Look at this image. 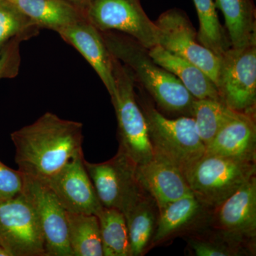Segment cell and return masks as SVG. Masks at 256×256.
I'll return each instance as SVG.
<instances>
[{
  "mask_svg": "<svg viewBox=\"0 0 256 256\" xmlns=\"http://www.w3.org/2000/svg\"><path fill=\"white\" fill-rule=\"evenodd\" d=\"M11 139L18 171L44 182L82 152V124L47 112L12 133Z\"/></svg>",
  "mask_w": 256,
  "mask_h": 256,
  "instance_id": "obj_1",
  "label": "cell"
},
{
  "mask_svg": "<svg viewBox=\"0 0 256 256\" xmlns=\"http://www.w3.org/2000/svg\"><path fill=\"white\" fill-rule=\"evenodd\" d=\"M100 33L110 54L124 64L134 82L146 89L162 109L191 117L196 98L174 75L152 58L148 48L121 32Z\"/></svg>",
  "mask_w": 256,
  "mask_h": 256,
  "instance_id": "obj_2",
  "label": "cell"
},
{
  "mask_svg": "<svg viewBox=\"0 0 256 256\" xmlns=\"http://www.w3.org/2000/svg\"><path fill=\"white\" fill-rule=\"evenodd\" d=\"M139 105L154 154L168 160L184 175L206 152L194 120L190 116L168 118L144 100Z\"/></svg>",
  "mask_w": 256,
  "mask_h": 256,
  "instance_id": "obj_3",
  "label": "cell"
},
{
  "mask_svg": "<svg viewBox=\"0 0 256 256\" xmlns=\"http://www.w3.org/2000/svg\"><path fill=\"white\" fill-rule=\"evenodd\" d=\"M112 58L116 90L111 100L118 124L119 148L138 166L150 161L154 152L134 90V79L124 64Z\"/></svg>",
  "mask_w": 256,
  "mask_h": 256,
  "instance_id": "obj_4",
  "label": "cell"
},
{
  "mask_svg": "<svg viewBox=\"0 0 256 256\" xmlns=\"http://www.w3.org/2000/svg\"><path fill=\"white\" fill-rule=\"evenodd\" d=\"M256 163L204 154L184 174L192 194L212 210L252 176Z\"/></svg>",
  "mask_w": 256,
  "mask_h": 256,
  "instance_id": "obj_5",
  "label": "cell"
},
{
  "mask_svg": "<svg viewBox=\"0 0 256 256\" xmlns=\"http://www.w3.org/2000/svg\"><path fill=\"white\" fill-rule=\"evenodd\" d=\"M216 86L220 100L229 108L255 114L256 40L244 46L230 47L220 57Z\"/></svg>",
  "mask_w": 256,
  "mask_h": 256,
  "instance_id": "obj_6",
  "label": "cell"
},
{
  "mask_svg": "<svg viewBox=\"0 0 256 256\" xmlns=\"http://www.w3.org/2000/svg\"><path fill=\"white\" fill-rule=\"evenodd\" d=\"M0 246L10 256H46L38 218L22 193L0 201Z\"/></svg>",
  "mask_w": 256,
  "mask_h": 256,
  "instance_id": "obj_7",
  "label": "cell"
},
{
  "mask_svg": "<svg viewBox=\"0 0 256 256\" xmlns=\"http://www.w3.org/2000/svg\"><path fill=\"white\" fill-rule=\"evenodd\" d=\"M154 22L158 28V45L196 65L216 85L220 58L200 43L197 32L185 12L176 8L169 10Z\"/></svg>",
  "mask_w": 256,
  "mask_h": 256,
  "instance_id": "obj_8",
  "label": "cell"
},
{
  "mask_svg": "<svg viewBox=\"0 0 256 256\" xmlns=\"http://www.w3.org/2000/svg\"><path fill=\"white\" fill-rule=\"evenodd\" d=\"M86 18L99 31L126 34L148 50L158 45V28L140 0H92Z\"/></svg>",
  "mask_w": 256,
  "mask_h": 256,
  "instance_id": "obj_9",
  "label": "cell"
},
{
  "mask_svg": "<svg viewBox=\"0 0 256 256\" xmlns=\"http://www.w3.org/2000/svg\"><path fill=\"white\" fill-rule=\"evenodd\" d=\"M86 169L102 206L124 214L142 191L136 164L120 148L112 158L101 163L84 160Z\"/></svg>",
  "mask_w": 256,
  "mask_h": 256,
  "instance_id": "obj_10",
  "label": "cell"
},
{
  "mask_svg": "<svg viewBox=\"0 0 256 256\" xmlns=\"http://www.w3.org/2000/svg\"><path fill=\"white\" fill-rule=\"evenodd\" d=\"M23 178L22 194L36 214L46 256H74L68 240L66 212L46 184L28 175L23 174Z\"/></svg>",
  "mask_w": 256,
  "mask_h": 256,
  "instance_id": "obj_11",
  "label": "cell"
},
{
  "mask_svg": "<svg viewBox=\"0 0 256 256\" xmlns=\"http://www.w3.org/2000/svg\"><path fill=\"white\" fill-rule=\"evenodd\" d=\"M43 182L67 212L97 216L104 208L86 169L82 152Z\"/></svg>",
  "mask_w": 256,
  "mask_h": 256,
  "instance_id": "obj_12",
  "label": "cell"
},
{
  "mask_svg": "<svg viewBox=\"0 0 256 256\" xmlns=\"http://www.w3.org/2000/svg\"><path fill=\"white\" fill-rule=\"evenodd\" d=\"M210 225L247 242L256 236V178L252 176L212 210Z\"/></svg>",
  "mask_w": 256,
  "mask_h": 256,
  "instance_id": "obj_13",
  "label": "cell"
},
{
  "mask_svg": "<svg viewBox=\"0 0 256 256\" xmlns=\"http://www.w3.org/2000/svg\"><path fill=\"white\" fill-rule=\"evenodd\" d=\"M212 210L194 195L166 205L159 212L150 249L175 237L191 234L210 225Z\"/></svg>",
  "mask_w": 256,
  "mask_h": 256,
  "instance_id": "obj_14",
  "label": "cell"
},
{
  "mask_svg": "<svg viewBox=\"0 0 256 256\" xmlns=\"http://www.w3.org/2000/svg\"><path fill=\"white\" fill-rule=\"evenodd\" d=\"M57 33L84 56L102 80L110 97L114 95L116 90L114 58L100 32L86 18L69 25Z\"/></svg>",
  "mask_w": 256,
  "mask_h": 256,
  "instance_id": "obj_15",
  "label": "cell"
},
{
  "mask_svg": "<svg viewBox=\"0 0 256 256\" xmlns=\"http://www.w3.org/2000/svg\"><path fill=\"white\" fill-rule=\"evenodd\" d=\"M136 175L142 188L154 198L159 212L172 202L193 195L183 173L158 154L136 166Z\"/></svg>",
  "mask_w": 256,
  "mask_h": 256,
  "instance_id": "obj_16",
  "label": "cell"
},
{
  "mask_svg": "<svg viewBox=\"0 0 256 256\" xmlns=\"http://www.w3.org/2000/svg\"><path fill=\"white\" fill-rule=\"evenodd\" d=\"M205 154L256 163L255 114L239 112L217 133Z\"/></svg>",
  "mask_w": 256,
  "mask_h": 256,
  "instance_id": "obj_17",
  "label": "cell"
},
{
  "mask_svg": "<svg viewBox=\"0 0 256 256\" xmlns=\"http://www.w3.org/2000/svg\"><path fill=\"white\" fill-rule=\"evenodd\" d=\"M148 50L152 58L174 75L195 98L220 100L214 82L196 65L160 45Z\"/></svg>",
  "mask_w": 256,
  "mask_h": 256,
  "instance_id": "obj_18",
  "label": "cell"
},
{
  "mask_svg": "<svg viewBox=\"0 0 256 256\" xmlns=\"http://www.w3.org/2000/svg\"><path fill=\"white\" fill-rule=\"evenodd\" d=\"M124 215L129 233L131 256L144 255L150 250L159 216L156 201L142 188Z\"/></svg>",
  "mask_w": 256,
  "mask_h": 256,
  "instance_id": "obj_19",
  "label": "cell"
},
{
  "mask_svg": "<svg viewBox=\"0 0 256 256\" xmlns=\"http://www.w3.org/2000/svg\"><path fill=\"white\" fill-rule=\"evenodd\" d=\"M40 28L58 32L86 20L85 14L65 0H8Z\"/></svg>",
  "mask_w": 256,
  "mask_h": 256,
  "instance_id": "obj_20",
  "label": "cell"
},
{
  "mask_svg": "<svg viewBox=\"0 0 256 256\" xmlns=\"http://www.w3.org/2000/svg\"><path fill=\"white\" fill-rule=\"evenodd\" d=\"M222 12L230 46L238 48L256 40V8L252 0H214Z\"/></svg>",
  "mask_w": 256,
  "mask_h": 256,
  "instance_id": "obj_21",
  "label": "cell"
},
{
  "mask_svg": "<svg viewBox=\"0 0 256 256\" xmlns=\"http://www.w3.org/2000/svg\"><path fill=\"white\" fill-rule=\"evenodd\" d=\"M206 227L190 234L188 242L192 255L238 256L254 254L255 242H247L214 228L208 233Z\"/></svg>",
  "mask_w": 256,
  "mask_h": 256,
  "instance_id": "obj_22",
  "label": "cell"
},
{
  "mask_svg": "<svg viewBox=\"0 0 256 256\" xmlns=\"http://www.w3.org/2000/svg\"><path fill=\"white\" fill-rule=\"evenodd\" d=\"M66 212L69 244L74 256H102L97 216Z\"/></svg>",
  "mask_w": 256,
  "mask_h": 256,
  "instance_id": "obj_23",
  "label": "cell"
},
{
  "mask_svg": "<svg viewBox=\"0 0 256 256\" xmlns=\"http://www.w3.org/2000/svg\"><path fill=\"white\" fill-rule=\"evenodd\" d=\"M238 114L220 100L196 99L192 106L191 117L194 120L198 136L206 146L220 130Z\"/></svg>",
  "mask_w": 256,
  "mask_h": 256,
  "instance_id": "obj_24",
  "label": "cell"
},
{
  "mask_svg": "<svg viewBox=\"0 0 256 256\" xmlns=\"http://www.w3.org/2000/svg\"><path fill=\"white\" fill-rule=\"evenodd\" d=\"M104 256H131L126 217L120 210L105 208L97 215Z\"/></svg>",
  "mask_w": 256,
  "mask_h": 256,
  "instance_id": "obj_25",
  "label": "cell"
},
{
  "mask_svg": "<svg viewBox=\"0 0 256 256\" xmlns=\"http://www.w3.org/2000/svg\"><path fill=\"white\" fill-rule=\"evenodd\" d=\"M200 30L198 40L204 46L220 57L230 48L226 30L220 24L214 0H193Z\"/></svg>",
  "mask_w": 256,
  "mask_h": 256,
  "instance_id": "obj_26",
  "label": "cell"
},
{
  "mask_svg": "<svg viewBox=\"0 0 256 256\" xmlns=\"http://www.w3.org/2000/svg\"><path fill=\"white\" fill-rule=\"evenodd\" d=\"M40 28L8 0H0V50L20 35L36 36Z\"/></svg>",
  "mask_w": 256,
  "mask_h": 256,
  "instance_id": "obj_27",
  "label": "cell"
},
{
  "mask_svg": "<svg viewBox=\"0 0 256 256\" xmlns=\"http://www.w3.org/2000/svg\"><path fill=\"white\" fill-rule=\"evenodd\" d=\"M34 35L31 34L15 37L0 50V80L18 76L21 64L20 45Z\"/></svg>",
  "mask_w": 256,
  "mask_h": 256,
  "instance_id": "obj_28",
  "label": "cell"
},
{
  "mask_svg": "<svg viewBox=\"0 0 256 256\" xmlns=\"http://www.w3.org/2000/svg\"><path fill=\"white\" fill-rule=\"evenodd\" d=\"M23 174L0 161V201L18 196L22 192Z\"/></svg>",
  "mask_w": 256,
  "mask_h": 256,
  "instance_id": "obj_29",
  "label": "cell"
},
{
  "mask_svg": "<svg viewBox=\"0 0 256 256\" xmlns=\"http://www.w3.org/2000/svg\"><path fill=\"white\" fill-rule=\"evenodd\" d=\"M70 4H73L76 8L80 10L86 16L87 10L92 3V0H65Z\"/></svg>",
  "mask_w": 256,
  "mask_h": 256,
  "instance_id": "obj_30",
  "label": "cell"
},
{
  "mask_svg": "<svg viewBox=\"0 0 256 256\" xmlns=\"http://www.w3.org/2000/svg\"><path fill=\"white\" fill-rule=\"evenodd\" d=\"M0 256H10L8 252L2 246H0Z\"/></svg>",
  "mask_w": 256,
  "mask_h": 256,
  "instance_id": "obj_31",
  "label": "cell"
}]
</instances>
